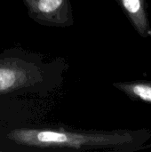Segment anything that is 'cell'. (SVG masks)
Wrapping results in <instances>:
<instances>
[{"label":"cell","mask_w":151,"mask_h":152,"mask_svg":"<svg viewBox=\"0 0 151 152\" xmlns=\"http://www.w3.org/2000/svg\"><path fill=\"white\" fill-rule=\"evenodd\" d=\"M150 137V131L147 129L75 132L64 129L18 128L7 134L10 141L31 148L76 151L111 149L119 151L141 150Z\"/></svg>","instance_id":"obj_1"},{"label":"cell","mask_w":151,"mask_h":152,"mask_svg":"<svg viewBox=\"0 0 151 152\" xmlns=\"http://www.w3.org/2000/svg\"><path fill=\"white\" fill-rule=\"evenodd\" d=\"M42 79L41 69L32 62L19 58L0 60V95L34 86Z\"/></svg>","instance_id":"obj_2"},{"label":"cell","mask_w":151,"mask_h":152,"mask_svg":"<svg viewBox=\"0 0 151 152\" xmlns=\"http://www.w3.org/2000/svg\"><path fill=\"white\" fill-rule=\"evenodd\" d=\"M28 16L44 26L69 27L74 23L69 0H22Z\"/></svg>","instance_id":"obj_3"},{"label":"cell","mask_w":151,"mask_h":152,"mask_svg":"<svg viewBox=\"0 0 151 152\" xmlns=\"http://www.w3.org/2000/svg\"><path fill=\"white\" fill-rule=\"evenodd\" d=\"M134 30L142 38H151L148 0H116Z\"/></svg>","instance_id":"obj_4"},{"label":"cell","mask_w":151,"mask_h":152,"mask_svg":"<svg viewBox=\"0 0 151 152\" xmlns=\"http://www.w3.org/2000/svg\"><path fill=\"white\" fill-rule=\"evenodd\" d=\"M112 86L131 100L151 105V81L150 80L115 82Z\"/></svg>","instance_id":"obj_5"}]
</instances>
